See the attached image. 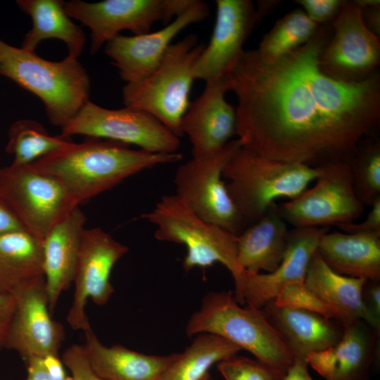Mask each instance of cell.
<instances>
[{
	"instance_id": "obj_36",
	"label": "cell",
	"mask_w": 380,
	"mask_h": 380,
	"mask_svg": "<svg viewBox=\"0 0 380 380\" xmlns=\"http://www.w3.org/2000/svg\"><path fill=\"white\" fill-rule=\"evenodd\" d=\"M308 17L318 25L331 23L338 14L343 0H297Z\"/></svg>"
},
{
	"instance_id": "obj_10",
	"label": "cell",
	"mask_w": 380,
	"mask_h": 380,
	"mask_svg": "<svg viewBox=\"0 0 380 380\" xmlns=\"http://www.w3.org/2000/svg\"><path fill=\"white\" fill-rule=\"evenodd\" d=\"M0 194L25 229L40 239L77 205L56 178L31 164L0 167Z\"/></svg>"
},
{
	"instance_id": "obj_13",
	"label": "cell",
	"mask_w": 380,
	"mask_h": 380,
	"mask_svg": "<svg viewBox=\"0 0 380 380\" xmlns=\"http://www.w3.org/2000/svg\"><path fill=\"white\" fill-rule=\"evenodd\" d=\"M331 27V36L319 56L322 73L340 82L355 83L379 72L380 37L365 26L355 1H344Z\"/></svg>"
},
{
	"instance_id": "obj_30",
	"label": "cell",
	"mask_w": 380,
	"mask_h": 380,
	"mask_svg": "<svg viewBox=\"0 0 380 380\" xmlns=\"http://www.w3.org/2000/svg\"><path fill=\"white\" fill-rule=\"evenodd\" d=\"M319 26L303 9H295L274 23L255 51L263 62L274 63L307 43Z\"/></svg>"
},
{
	"instance_id": "obj_16",
	"label": "cell",
	"mask_w": 380,
	"mask_h": 380,
	"mask_svg": "<svg viewBox=\"0 0 380 380\" xmlns=\"http://www.w3.org/2000/svg\"><path fill=\"white\" fill-rule=\"evenodd\" d=\"M215 27L207 46L196 59L195 80L205 82L227 76L243 53V44L257 25L251 0H217Z\"/></svg>"
},
{
	"instance_id": "obj_11",
	"label": "cell",
	"mask_w": 380,
	"mask_h": 380,
	"mask_svg": "<svg viewBox=\"0 0 380 380\" xmlns=\"http://www.w3.org/2000/svg\"><path fill=\"white\" fill-rule=\"evenodd\" d=\"M196 0H106L87 3L80 0L65 1L70 18L80 21L90 30L91 54L123 30L134 35L149 32L157 21L168 23L186 11Z\"/></svg>"
},
{
	"instance_id": "obj_15",
	"label": "cell",
	"mask_w": 380,
	"mask_h": 380,
	"mask_svg": "<svg viewBox=\"0 0 380 380\" xmlns=\"http://www.w3.org/2000/svg\"><path fill=\"white\" fill-rule=\"evenodd\" d=\"M11 293L15 310L6 348L17 351L25 362L34 356L58 355L65 332L62 324L51 318L44 274L24 282Z\"/></svg>"
},
{
	"instance_id": "obj_12",
	"label": "cell",
	"mask_w": 380,
	"mask_h": 380,
	"mask_svg": "<svg viewBox=\"0 0 380 380\" xmlns=\"http://www.w3.org/2000/svg\"><path fill=\"white\" fill-rule=\"evenodd\" d=\"M63 135L75 134L134 144L151 153H176L179 137L151 115L125 107L107 109L88 100L62 128Z\"/></svg>"
},
{
	"instance_id": "obj_34",
	"label": "cell",
	"mask_w": 380,
	"mask_h": 380,
	"mask_svg": "<svg viewBox=\"0 0 380 380\" xmlns=\"http://www.w3.org/2000/svg\"><path fill=\"white\" fill-rule=\"evenodd\" d=\"M273 300L279 306L317 312L326 317L338 319L335 310L320 300L304 283L286 284Z\"/></svg>"
},
{
	"instance_id": "obj_17",
	"label": "cell",
	"mask_w": 380,
	"mask_h": 380,
	"mask_svg": "<svg viewBox=\"0 0 380 380\" xmlns=\"http://www.w3.org/2000/svg\"><path fill=\"white\" fill-rule=\"evenodd\" d=\"M208 4L196 0L184 13L163 28L139 35L118 34L106 44L104 51L127 83L139 81L158 66L172 39L191 24L205 19Z\"/></svg>"
},
{
	"instance_id": "obj_19",
	"label": "cell",
	"mask_w": 380,
	"mask_h": 380,
	"mask_svg": "<svg viewBox=\"0 0 380 380\" xmlns=\"http://www.w3.org/2000/svg\"><path fill=\"white\" fill-rule=\"evenodd\" d=\"M228 91L227 76L208 81L203 93L189 103L181 129L191 144L193 157L220 151L236 134V109L225 99Z\"/></svg>"
},
{
	"instance_id": "obj_18",
	"label": "cell",
	"mask_w": 380,
	"mask_h": 380,
	"mask_svg": "<svg viewBox=\"0 0 380 380\" xmlns=\"http://www.w3.org/2000/svg\"><path fill=\"white\" fill-rule=\"evenodd\" d=\"M327 227L294 228L289 230L286 248L278 267L270 273L253 274L245 270L239 292L234 295L239 305L261 309L273 300L281 289L293 282L304 283L320 237Z\"/></svg>"
},
{
	"instance_id": "obj_20",
	"label": "cell",
	"mask_w": 380,
	"mask_h": 380,
	"mask_svg": "<svg viewBox=\"0 0 380 380\" xmlns=\"http://www.w3.org/2000/svg\"><path fill=\"white\" fill-rule=\"evenodd\" d=\"M334 346L307 356L308 364L325 380H368L376 357L379 332L363 319L342 325Z\"/></svg>"
},
{
	"instance_id": "obj_7",
	"label": "cell",
	"mask_w": 380,
	"mask_h": 380,
	"mask_svg": "<svg viewBox=\"0 0 380 380\" xmlns=\"http://www.w3.org/2000/svg\"><path fill=\"white\" fill-rule=\"evenodd\" d=\"M142 217L156 226V239L186 247L183 260L186 271L196 267L205 268L218 262L230 272L234 293L239 291L245 270L238 260L237 236L199 217L175 194L163 196L153 210L143 214Z\"/></svg>"
},
{
	"instance_id": "obj_9",
	"label": "cell",
	"mask_w": 380,
	"mask_h": 380,
	"mask_svg": "<svg viewBox=\"0 0 380 380\" xmlns=\"http://www.w3.org/2000/svg\"><path fill=\"white\" fill-rule=\"evenodd\" d=\"M317 168L313 186L277 205L281 217L294 228L354 222L363 213L365 205L356 195L350 163H329Z\"/></svg>"
},
{
	"instance_id": "obj_3",
	"label": "cell",
	"mask_w": 380,
	"mask_h": 380,
	"mask_svg": "<svg viewBox=\"0 0 380 380\" xmlns=\"http://www.w3.org/2000/svg\"><path fill=\"white\" fill-rule=\"evenodd\" d=\"M0 75L37 96L50 122L63 128L89 100L90 81L77 58L53 62L0 38Z\"/></svg>"
},
{
	"instance_id": "obj_4",
	"label": "cell",
	"mask_w": 380,
	"mask_h": 380,
	"mask_svg": "<svg viewBox=\"0 0 380 380\" xmlns=\"http://www.w3.org/2000/svg\"><path fill=\"white\" fill-rule=\"evenodd\" d=\"M317 175V167L270 159L242 145L222 170L227 192L248 225L258 221L277 198H296Z\"/></svg>"
},
{
	"instance_id": "obj_43",
	"label": "cell",
	"mask_w": 380,
	"mask_h": 380,
	"mask_svg": "<svg viewBox=\"0 0 380 380\" xmlns=\"http://www.w3.org/2000/svg\"><path fill=\"white\" fill-rule=\"evenodd\" d=\"M25 363L27 368L26 380H53L44 367L42 357L34 356L28 359Z\"/></svg>"
},
{
	"instance_id": "obj_46",
	"label": "cell",
	"mask_w": 380,
	"mask_h": 380,
	"mask_svg": "<svg viewBox=\"0 0 380 380\" xmlns=\"http://www.w3.org/2000/svg\"><path fill=\"white\" fill-rule=\"evenodd\" d=\"M210 374L208 373L207 374H205V375L201 379V380H210Z\"/></svg>"
},
{
	"instance_id": "obj_32",
	"label": "cell",
	"mask_w": 380,
	"mask_h": 380,
	"mask_svg": "<svg viewBox=\"0 0 380 380\" xmlns=\"http://www.w3.org/2000/svg\"><path fill=\"white\" fill-rule=\"evenodd\" d=\"M357 196L370 206L380 197V141L376 135L365 139L350 162Z\"/></svg>"
},
{
	"instance_id": "obj_37",
	"label": "cell",
	"mask_w": 380,
	"mask_h": 380,
	"mask_svg": "<svg viewBox=\"0 0 380 380\" xmlns=\"http://www.w3.org/2000/svg\"><path fill=\"white\" fill-rule=\"evenodd\" d=\"M362 302L365 321L380 331V283L377 280H366L362 290Z\"/></svg>"
},
{
	"instance_id": "obj_5",
	"label": "cell",
	"mask_w": 380,
	"mask_h": 380,
	"mask_svg": "<svg viewBox=\"0 0 380 380\" xmlns=\"http://www.w3.org/2000/svg\"><path fill=\"white\" fill-rule=\"evenodd\" d=\"M201 333L226 338L285 374L294 361L261 310L241 307L232 291H211L203 297L186 327L188 336Z\"/></svg>"
},
{
	"instance_id": "obj_23",
	"label": "cell",
	"mask_w": 380,
	"mask_h": 380,
	"mask_svg": "<svg viewBox=\"0 0 380 380\" xmlns=\"http://www.w3.org/2000/svg\"><path fill=\"white\" fill-rule=\"evenodd\" d=\"M84 349L93 370L104 380H160L177 353L147 355L122 345H103L92 329L84 331Z\"/></svg>"
},
{
	"instance_id": "obj_6",
	"label": "cell",
	"mask_w": 380,
	"mask_h": 380,
	"mask_svg": "<svg viewBox=\"0 0 380 380\" xmlns=\"http://www.w3.org/2000/svg\"><path fill=\"white\" fill-rule=\"evenodd\" d=\"M205 45L195 34L171 44L158 66L146 77L127 83L122 88L125 107L144 111L163 124L177 137L183 136L182 119L189 106L195 80L194 63Z\"/></svg>"
},
{
	"instance_id": "obj_22",
	"label": "cell",
	"mask_w": 380,
	"mask_h": 380,
	"mask_svg": "<svg viewBox=\"0 0 380 380\" xmlns=\"http://www.w3.org/2000/svg\"><path fill=\"white\" fill-rule=\"evenodd\" d=\"M260 310L294 358L306 359L310 353L325 350L343 334L338 319L317 312L279 306L274 300Z\"/></svg>"
},
{
	"instance_id": "obj_33",
	"label": "cell",
	"mask_w": 380,
	"mask_h": 380,
	"mask_svg": "<svg viewBox=\"0 0 380 380\" xmlns=\"http://www.w3.org/2000/svg\"><path fill=\"white\" fill-rule=\"evenodd\" d=\"M226 380H282L285 374L258 359L237 355L217 363Z\"/></svg>"
},
{
	"instance_id": "obj_40",
	"label": "cell",
	"mask_w": 380,
	"mask_h": 380,
	"mask_svg": "<svg viewBox=\"0 0 380 380\" xmlns=\"http://www.w3.org/2000/svg\"><path fill=\"white\" fill-rule=\"evenodd\" d=\"M365 26L380 37V1L355 0Z\"/></svg>"
},
{
	"instance_id": "obj_28",
	"label": "cell",
	"mask_w": 380,
	"mask_h": 380,
	"mask_svg": "<svg viewBox=\"0 0 380 380\" xmlns=\"http://www.w3.org/2000/svg\"><path fill=\"white\" fill-rule=\"evenodd\" d=\"M43 274L42 241L26 231L0 236V292Z\"/></svg>"
},
{
	"instance_id": "obj_1",
	"label": "cell",
	"mask_w": 380,
	"mask_h": 380,
	"mask_svg": "<svg viewBox=\"0 0 380 380\" xmlns=\"http://www.w3.org/2000/svg\"><path fill=\"white\" fill-rule=\"evenodd\" d=\"M332 34L320 25L305 44L274 63L244 51L227 76L234 92L242 146L265 158L317 167L350 163L380 125V74L360 82L334 80L319 68Z\"/></svg>"
},
{
	"instance_id": "obj_39",
	"label": "cell",
	"mask_w": 380,
	"mask_h": 380,
	"mask_svg": "<svg viewBox=\"0 0 380 380\" xmlns=\"http://www.w3.org/2000/svg\"><path fill=\"white\" fill-rule=\"evenodd\" d=\"M15 301L11 293L0 292V349L6 348Z\"/></svg>"
},
{
	"instance_id": "obj_21",
	"label": "cell",
	"mask_w": 380,
	"mask_h": 380,
	"mask_svg": "<svg viewBox=\"0 0 380 380\" xmlns=\"http://www.w3.org/2000/svg\"><path fill=\"white\" fill-rule=\"evenodd\" d=\"M86 217L79 206L56 223L42 239L43 274L52 314L63 293L73 283Z\"/></svg>"
},
{
	"instance_id": "obj_35",
	"label": "cell",
	"mask_w": 380,
	"mask_h": 380,
	"mask_svg": "<svg viewBox=\"0 0 380 380\" xmlns=\"http://www.w3.org/2000/svg\"><path fill=\"white\" fill-rule=\"evenodd\" d=\"M61 360L70 371L72 380H104L91 367L84 346H70L63 353Z\"/></svg>"
},
{
	"instance_id": "obj_26",
	"label": "cell",
	"mask_w": 380,
	"mask_h": 380,
	"mask_svg": "<svg viewBox=\"0 0 380 380\" xmlns=\"http://www.w3.org/2000/svg\"><path fill=\"white\" fill-rule=\"evenodd\" d=\"M366 279L344 276L331 270L316 253L308 266L304 284L320 300L331 307L342 325L365 321L362 290Z\"/></svg>"
},
{
	"instance_id": "obj_44",
	"label": "cell",
	"mask_w": 380,
	"mask_h": 380,
	"mask_svg": "<svg viewBox=\"0 0 380 380\" xmlns=\"http://www.w3.org/2000/svg\"><path fill=\"white\" fill-rule=\"evenodd\" d=\"M308 365L306 359L294 358L282 380H314L308 372Z\"/></svg>"
},
{
	"instance_id": "obj_45",
	"label": "cell",
	"mask_w": 380,
	"mask_h": 380,
	"mask_svg": "<svg viewBox=\"0 0 380 380\" xmlns=\"http://www.w3.org/2000/svg\"><path fill=\"white\" fill-rule=\"evenodd\" d=\"M279 2V1H259L258 7L255 8L256 24L258 25L266 15L274 10Z\"/></svg>"
},
{
	"instance_id": "obj_8",
	"label": "cell",
	"mask_w": 380,
	"mask_h": 380,
	"mask_svg": "<svg viewBox=\"0 0 380 380\" xmlns=\"http://www.w3.org/2000/svg\"><path fill=\"white\" fill-rule=\"evenodd\" d=\"M241 145L236 139L215 153L193 157L177 168L174 177L175 195L181 201L203 220L236 236L248 224L232 201L222 178L224 166Z\"/></svg>"
},
{
	"instance_id": "obj_31",
	"label": "cell",
	"mask_w": 380,
	"mask_h": 380,
	"mask_svg": "<svg viewBox=\"0 0 380 380\" xmlns=\"http://www.w3.org/2000/svg\"><path fill=\"white\" fill-rule=\"evenodd\" d=\"M72 142L62 134L50 135L36 120L23 119L10 127L6 151L13 157L12 165H26Z\"/></svg>"
},
{
	"instance_id": "obj_14",
	"label": "cell",
	"mask_w": 380,
	"mask_h": 380,
	"mask_svg": "<svg viewBox=\"0 0 380 380\" xmlns=\"http://www.w3.org/2000/svg\"><path fill=\"white\" fill-rule=\"evenodd\" d=\"M129 251L101 228L85 229L73 280L75 291L67 322L75 330L91 329L85 307L91 299L104 305L114 293L110 283L111 271Z\"/></svg>"
},
{
	"instance_id": "obj_41",
	"label": "cell",
	"mask_w": 380,
	"mask_h": 380,
	"mask_svg": "<svg viewBox=\"0 0 380 380\" xmlns=\"http://www.w3.org/2000/svg\"><path fill=\"white\" fill-rule=\"evenodd\" d=\"M18 231L26 230L14 211L0 194V236Z\"/></svg>"
},
{
	"instance_id": "obj_24",
	"label": "cell",
	"mask_w": 380,
	"mask_h": 380,
	"mask_svg": "<svg viewBox=\"0 0 380 380\" xmlns=\"http://www.w3.org/2000/svg\"><path fill=\"white\" fill-rule=\"evenodd\" d=\"M317 252L338 274L380 281V232H327L320 237Z\"/></svg>"
},
{
	"instance_id": "obj_25",
	"label": "cell",
	"mask_w": 380,
	"mask_h": 380,
	"mask_svg": "<svg viewBox=\"0 0 380 380\" xmlns=\"http://www.w3.org/2000/svg\"><path fill=\"white\" fill-rule=\"evenodd\" d=\"M289 230L273 203L256 222L236 236L237 256L243 270L258 274L274 272L284 255Z\"/></svg>"
},
{
	"instance_id": "obj_29",
	"label": "cell",
	"mask_w": 380,
	"mask_h": 380,
	"mask_svg": "<svg viewBox=\"0 0 380 380\" xmlns=\"http://www.w3.org/2000/svg\"><path fill=\"white\" fill-rule=\"evenodd\" d=\"M241 350L220 336L201 333L176 357L160 380H201L215 363L236 355Z\"/></svg>"
},
{
	"instance_id": "obj_27",
	"label": "cell",
	"mask_w": 380,
	"mask_h": 380,
	"mask_svg": "<svg viewBox=\"0 0 380 380\" xmlns=\"http://www.w3.org/2000/svg\"><path fill=\"white\" fill-rule=\"evenodd\" d=\"M19 8L30 16L32 27L25 34L22 48L35 51L46 39H58L65 43L68 56L77 58L85 44V35L65 11L61 0H18Z\"/></svg>"
},
{
	"instance_id": "obj_2",
	"label": "cell",
	"mask_w": 380,
	"mask_h": 380,
	"mask_svg": "<svg viewBox=\"0 0 380 380\" xmlns=\"http://www.w3.org/2000/svg\"><path fill=\"white\" fill-rule=\"evenodd\" d=\"M182 159L178 152L133 150L120 141L88 137L79 144L72 141L31 165L58 180L80 205L135 174Z\"/></svg>"
},
{
	"instance_id": "obj_42",
	"label": "cell",
	"mask_w": 380,
	"mask_h": 380,
	"mask_svg": "<svg viewBox=\"0 0 380 380\" xmlns=\"http://www.w3.org/2000/svg\"><path fill=\"white\" fill-rule=\"evenodd\" d=\"M42 361L49 375L53 380H71L67 376L63 363L58 355L49 354L42 357Z\"/></svg>"
},
{
	"instance_id": "obj_38",
	"label": "cell",
	"mask_w": 380,
	"mask_h": 380,
	"mask_svg": "<svg viewBox=\"0 0 380 380\" xmlns=\"http://www.w3.org/2000/svg\"><path fill=\"white\" fill-rule=\"evenodd\" d=\"M370 207L371 210L363 221L341 224L337 227L345 233L380 232V197Z\"/></svg>"
}]
</instances>
